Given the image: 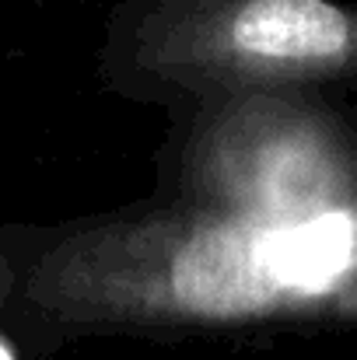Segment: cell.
Instances as JSON below:
<instances>
[{"mask_svg": "<svg viewBox=\"0 0 357 360\" xmlns=\"http://www.w3.org/2000/svg\"><path fill=\"white\" fill-rule=\"evenodd\" d=\"M354 276L357 210L277 221L193 203L60 238L25 294L60 326L175 329L351 315Z\"/></svg>", "mask_w": 357, "mask_h": 360, "instance_id": "6da1fadb", "label": "cell"}, {"mask_svg": "<svg viewBox=\"0 0 357 360\" xmlns=\"http://www.w3.org/2000/svg\"><path fill=\"white\" fill-rule=\"evenodd\" d=\"M347 126L330 109L273 91H245L196 126L186 147L193 203L301 221L354 207Z\"/></svg>", "mask_w": 357, "mask_h": 360, "instance_id": "7a4b0ae2", "label": "cell"}, {"mask_svg": "<svg viewBox=\"0 0 357 360\" xmlns=\"http://www.w3.org/2000/svg\"><path fill=\"white\" fill-rule=\"evenodd\" d=\"M354 49V18L330 0H238L165 46L161 67L186 81L273 88L347 74Z\"/></svg>", "mask_w": 357, "mask_h": 360, "instance_id": "3957f363", "label": "cell"}]
</instances>
